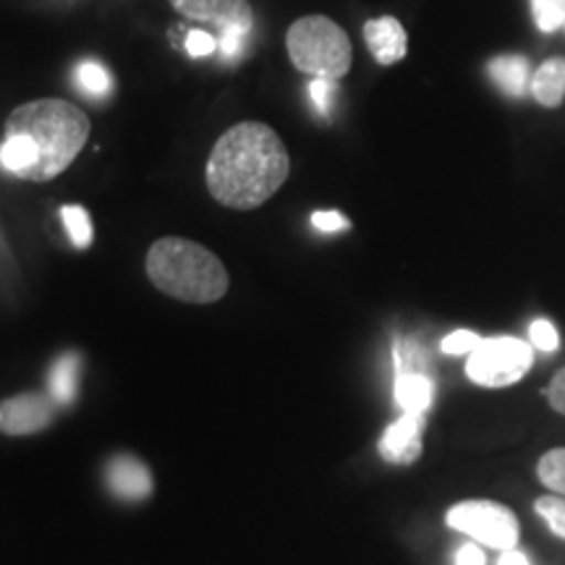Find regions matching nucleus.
<instances>
[{"label": "nucleus", "instance_id": "obj_1", "mask_svg": "<svg viewBox=\"0 0 565 565\" xmlns=\"http://www.w3.org/2000/svg\"><path fill=\"white\" fill-rule=\"evenodd\" d=\"M291 158L278 131L263 121L231 126L212 147L204 181L212 200L231 210L263 207L286 183Z\"/></svg>", "mask_w": 565, "mask_h": 565}, {"label": "nucleus", "instance_id": "obj_2", "mask_svg": "<svg viewBox=\"0 0 565 565\" xmlns=\"http://www.w3.org/2000/svg\"><path fill=\"white\" fill-rule=\"evenodd\" d=\"M89 131L87 113L74 103L45 97L19 105L6 121L0 168L24 181H53L76 160Z\"/></svg>", "mask_w": 565, "mask_h": 565}, {"label": "nucleus", "instance_id": "obj_3", "mask_svg": "<svg viewBox=\"0 0 565 565\" xmlns=\"http://www.w3.org/2000/svg\"><path fill=\"white\" fill-rule=\"evenodd\" d=\"M147 275L158 291L186 303H212L228 294V270L221 259L189 238L154 242L147 252Z\"/></svg>", "mask_w": 565, "mask_h": 565}, {"label": "nucleus", "instance_id": "obj_4", "mask_svg": "<svg viewBox=\"0 0 565 565\" xmlns=\"http://www.w3.org/2000/svg\"><path fill=\"white\" fill-rule=\"evenodd\" d=\"M286 47L294 66L312 79L338 82L351 71L353 47L349 34L320 13L296 19L286 34Z\"/></svg>", "mask_w": 565, "mask_h": 565}, {"label": "nucleus", "instance_id": "obj_5", "mask_svg": "<svg viewBox=\"0 0 565 565\" xmlns=\"http://www.w3.org/2000/svg\"><path fill=\"white\" fill-rule=\"evenodd\" d=\"M534 364L532 345L521 338H482L466 359V374L479 387H508L521 383Z\"/></svg>", "mask_w": 565, "mask_h": 565}, {"label": "nucleus", "instance_id": "obj_6", "mask_svg": "<svg viewBox=\"0 0 565 565\" xmlns=\"http://www.w3.org/2000/svg\"><path fill=\"white\" fill-rule=\"evenodd\" d=\"M445 524L454 532H461L479 545L500 550H513L521 540L519 519L511 508L494 500H463L445 513Z\"/></svg>", "mask_w": 565, "mask_h": 565}, {"label": "nucleus", "instance_id": "obj_7", "mask_svg": "<svg viewBox=\"0 0 565 565\" xmlns=\"http://www.w3.org/2000/svg\"><path fill=\"white\" fill-rule=\"evenodd\" d=\"M171 6L183 19L215 26L217 38L225 32L249 34L254 24L249 0H171Z\"/></svg>", "mask_w": 565, "mask_h": 565}, {"label": "nucleus", "instance_id": "obj_8", "mask_svg": "<svg viewBox=\"0 0 565 565\" xmlns=\"http://www.w3.org/2000/svg\"><path fill=\"white\" fill-rule=\"evenodd\" d=\"M55 419V401L42 393H21L0 404V433L11 437L38 435Z\"/></svg>", "mask_w": 565, "mask_h": 565}, {"label": "nucleus", "instance_id": "obj_9", "mask_svg": "<svg viewBox=\"0 0 565 565\" xmlns=\"http://www.w3.org/2000/svg\"><path fill=\"white\" fill-rule=\"evenodd\" d=\"M105 482H108L110 492L116 498L129 500V503H141L152 494V475L147 469L145 461L137 456L121 454L113 456L108 466H105Z\"/></svg>", "mask_w": 565, "mask_h": 565}, {"label": "nucleus", "instance_id": "obj_10", "mask_svg": "<svg viewBox=\"0 0 565 565\" xmlns=\"http://www.w3.org/2000/svg\"><path fill=\"white\" fill-rule=\"evenodd\" d=\"M424 414H404L395 419L380 437V456L387 463H414L422 456V435H424Z\"/></svg>", "mask_w": 565, "mask_h": 565}, {"label": "nucleus", "instance_id": "obj_11", "mask_svg": "<svg viewBox=\"0 0 565 565\" xmlns=\"http://www.w3.org/2000/svg\"><path fill=\"white\" fill-rule=\"evenodd\" d=\"M364 42L380 66H395L408 53V34L404 24L395 17H380L366 21Z\"/></svg>", "mask_w": 565, "mask_h": 565}, {"label": "nucleus", "instance_id": "obj_12", "mask_svg": "<svg viewBox=\"0 0 565 565\" xmlns=\"http://www.w3.org/2000/svg\"><path fill=\"white\" fill-rule=\"evenodd\" d=\"M393 395L404 414H427L435 398V383L427 372L395 374Z\"/></svg>", "mask_w": 565, "mask_h": 565}, {"label": "nucleus", "instance_id": "obj_13", "mask_svg": "<svg viewBox=\"0 0 565 565\" xmlns=\"http://www.w3.org/2000/svg\"><path fill=\"white\" fill-rule=\"evenodd\" d=\"M487 74L494 87L505 92L508 97H524L529 84H532V68L524 55H498L487 63Z\"/></svg>", "mask_w": 565, "mask_h": 565}, {"label": "nucleus", "instance_id": "obj_14", "mask_svg": "<svg viewBox=\"0 0 565 565\" xmlns=\"http://www.w3.org/2000/svg\"><path fill=\"white\" fill-rule=\"evenodd\" d=\"M529 89L542 108H557L565 100V58H550L542 63L534 71Z\"/></svg>", "mask_w": 565, "mask_h": 565}, {"label": "nucleus", "instance_id": "obj_15", "mask_svg": "<svg viewBox=\"0 0 565 565\" xmlns=\"http://www.w3.org/2000/svg\"><path fill=\"white\" fill-rule=\"evenodd\" d=\"M82 377V356L76 351L63 353L51 370V398L55 406H71L79 393Z\"/></svg>", "mask_w": 565, "mask_h": 565}, {"label": "nucleus", "instance_id": "obj_16", "mask_svg": "<svg viewBox=\"0 0 565 565\" xmlns=\"http://www.w3.org/2000/svg\"><path fill=\"white\" fill-rule=\"evenodd\" d=\"M536 479L547 487L550 492L565 498V448H553L536 461Z\"/></svg>", "mask_w": 565, "mask_h": 565}, {"label": "nucleus", "instance_id": "obj_17", "mask_svg": "<svg viewBox=\"0 0 565 565\" xmlns=\"http://www.w3.org/2000/svg\"><path fill=\"white\" fill-rule=\"evenodd\" d=\"M61 217H63V225H66V231H68L71 244H74L76 249H87V246L92 244V236H95V231H92L89 212L84 210L82 204H66V207L61 210Z\"/></svg>", "mask_w": 565, "mask_h": 565}, {"label": "nucleus", "instance_id": "obj_18", "mask_svg": "<svg viewBox=\"0 0 565 565\" xmlns=\"http://www.w3.org/2000/svg\"><path fill=\"white\" fill-rule=\"evenodd\" d=\"M76 84L92 97H105L113 87V79L103 63L84 61L79 63V68H76Z\"/></svg>", "mask_w": 565, "mask_h": 565}, {"label": "nucleus", "instance_id": "obj_19", "mask_svg": "<svg viewBox=\"0 0 565 565\" xmlns=\"http://www.w3.org/2000/svg\"><path fill=\"white\" fill-rule=\"evenodd\" d=\"M534 511L545 521L550 532L565 540V498L563 494H542L534 500Z\"/></svg>", "mask_w": 565, "mask_h": 565}, {"label": "nucleus", "instance_id": "obj_20", "mask_svg": "<svg viewBox=\"0 0 565 565\" xmlns=\"http://www.w3.org/2000/svg\"><path fill=\"white\" fill-rule=\"evenodd\" d=\"M532 13L542 32H555L565 21V0H532Z\"/></svg>", "mask_w": 565, "mask_h": 565}, {"label": "nucleus", "instance_id": "obj_21", "mask_svg": "<svg viewBox=\"0 0 565 565\" xmlns=\"http://www.w3.org/2000/svg\"><path fill=\"white\" fill-rule=\"evenodd\" d=\"M393 364H395V374L424 372L422 345L414 341H398L393 345Z\"/></svg>", "mask_w": 565, "mask_h": 565}, {"label": "nucleus", "instance_id": "obj_22", "mask_svg": "<svg viewBox=\"0 0 565 565\" xmlns=\"http://www.w3.org/2000/svg\"><path fill=\"white\" fill-rule=\"evenodd\" d=\"M529 341L536 351L542 353H553L557 351V345H561V335H557L555 324L545 320V317H540V320H534L529 324Z\"/></svg>", "mask_w": 565, "mask_h": 565}, {"label": "nucleus", "instance_id": "obj_23", "mask_svg": "<svg viewBox=\"0 0 565 565\" xmlns=\"http://www.w3.org/2000/svg\"><path fill=\"white\" fill-rule=\"evenodd\" d=\"M479 343H482V338L471 333V330H454V333L443 338L440 349L443 353H448V356H469Z\"/></svg>", "mask_w": 565, "mask_h": 565}, {"label": "nucleus", "instance_id": "obj_24", "mask_svg": "<svg viewBox=\"0 0 565 565\" xmlns=\"http://www.w3.org/2000/svg\"><path fill=\"white\" fill-rule=\"evenodd\" d=\"M335 95H338V82H330V79H315L312 84H309V97H312L315 110L320 113L322 118H328L330 113H333Z\"/></svg>", "mask_w": 565, "mask_h": 565}, {"label": "nucleus", "instance_id": "obj_25", "mask_svg": "<svg viewBox=\"0 0 565 565\" xmlns=\"http://www.w3.org/2000/svg\"><path fill=\"white\" fill-rule=\"evenodd\" d=\"M217 51V38L210 32H189L186 34V53L192 55V58H204V55H212Z\"/></svg>", "mask_w": 565, "mask_h": 565}, {"label": "nucleus", "instance_id": "obj_26", "mask_svg": "<svg viewBox=\"0 0 565 565\" xmlns=\"http://www.w3.org/2000/svg\"><path fill=\"white\" fill-rule=\"evenodd\" d=\"M312 225H315L317 231H322V233H338V231L351 228L349 217H343L341 212H335V210H320V212H315V215H312Z\"/></svg>", "mask_w": 565, "mask_h": 565}, {"label": "nucleus", "instance_id": "obj_27", "mask_svg": "<svg viewBox=\"0 0 565 565\" xmlns=\"http://www.w3.org/2000/svg\"><path fill=\"white\" fill-rule=\"evenodd\" d=\"M545 398L547 404L553 406V412L565 416V366L555 372V377L550 380V385L545 387Z\"/></svg>", "mask_w": 565, "mask_h": 565}, {"label": "nucleus", "instance_id": "obj_28", "mask_svg": "<svg viewBox=\"0 0 565 565\" xmlns=\"http://www.w3.org/2000/svg\"><path fill=\"white\" fill-rule=\"evenodd\" d=\"M484 553L479 550V545L475 542H469V545H463L461 550L456 553V565H484Z\"/></svg>", "mask_w": 565, "mask_h": 565}, {"label": "nucleus", "instance_id": "obj_29", "mask_svg": "<svg viewBox=\"0 0 565 565\" xmlns=\"http://www.w3.org/2000/svg\"><path fill=\"white\" fill-rule=\"evenodd\" d=\"M498 565H529V557L521 553L519 547H513V550H505V553L500 555Z\"/></svg>", "mask_w": 565, "mask_h": 565}, {"label": "nucleus", "instance_id": "obj_30", "mask_svg": "<svg viewBox=\"0 0 565 565\" xmlns=\"http://www.w3.org/2000/svg\"><path fill=\"white\" fill-rule=\"evenodd\" d=\"M563 26H565V21H563Z\"/></svg>", "mask_w": 565, "mask_h": 565}]
</instances>
